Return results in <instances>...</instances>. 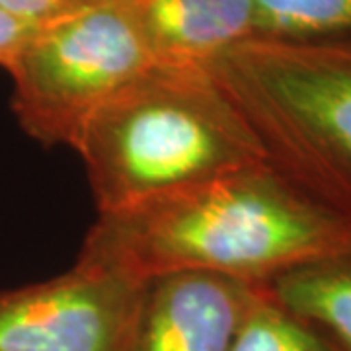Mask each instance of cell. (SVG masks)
I'll return each mask as SVG.
<instances>
[{"label": "cell", "instance_id": "obj_1", "mask_svg": "<svg viewBox=\"0 0 351 351\" xmlns=\"http://www.w3.org/2000/svg\"><path fill=\"white\" fill-rule=\"evenodd\" d=\"M348 244V221L262 162L98 215L78 260L138 281L205 271L265 285Z\"/></svg>", "mask_w": 351, "mask_h": 351}, {"label": "cell", "instance_id": "obj_2", "mask_svg": "<svg viewBox=\"0 0 351 351\" xmlns=\"http://www.w3.org/2000/svg\"><path fill=\"white\" fill-rule=\"evenodd\" d=\"M73 151L98 215L267 162L213 69L158 63L88 119Z\"/></svg>", "mask_w": 351, "mask_h": 351}, {"label": "cell", "instance_id": "obj_3", "mask_svg": "<svg viewBox=\"0 0 351 351\" xmlns=\"http://www.w3.org/2000/svg\"><path fill=\"white\" fill-rule=\"evenodd\" d=\"M213 71L267 164L351 225V39L256 38Z\"/></svg>", "mask_w": 351, "mask_h": 351}, {"label": "cell", "instance_id": "obj_4", "mask_svg": "<svg viewBox=\"0 0 351 351\" xmlns=\"http://www.w3.org/2000/svg\"><path fill=\"white\" fill-rule=\"evenodd\" d=\"M156 61L129 0H94L39 25L6 71L20 127L75 147L88 119Z\"/></svg>", "mask_w": 351, "mask_h": 351}, {"label": "cell", "instance_id": "obj_5", "mask_svg": "<svg viewBox=\"0 0 351 351\" xmlns=\"http://www.w3.org/2000/svg\"><path fill=\"white\" fill-rule=\"evenodd\" d=\"M143 289L76 260L61 276L0 291V351H127Z\"/></svg>", "mask_w": 351, "mask_h": 351}, {"label": "cell", "instance_id": "obj_6", "mask_svg": "<svg viewBox=\"0 0 351 351\" xmlns=\"http://www.w3.org/2000/svg\"><path fill=\"white\" fill-rule=\"evenodd\" d=\"M262 287L205 271L151 277L127 351H228Z\"/></svg>", "mask_w": 351, "mask_h": 351}, {"label": "cell", "instance_id": "obj_7", "mask_svg": "<svg viewBox=\"0 0 351 351\" xmlns=\"http://www.w3.org/2000/svg\"><path fill=\"white\" fill-rule=\"evenodd\" d=\"M158 64L213 69L262 36L254 0H129Z\"/></svg>", "mask_w": 351, "mask_h": 351}, {"label": "cell", "instance_id": "obj_8", "mask_svg": "<svg viewBox=\"0 0 351 351\" xmlns=\"http://www.w3.org/2000/svg\"><path fill=\"white\" fill-rule=\"evenodd\" d=\"M265 289L279 304L351 351V244L274 277Z\"/></svg>", "mask_w": 351, "mask_h": 351}, {"label": "cell", "instance_id": "obj_9", "mask_svg": "<svg viewBox=\"0 0 351 351\" xmlns=\"http://www.w3.org/2000/svg\"><path fill=\"white\" fill-rule=\"evenodd\" d=\"M228 351H343L322 330L291 313L263 285Z\"/></svg>", "mask_w": 351, "mask_h": 351}, {"label": "cell", "instance_id": "obj_10", "mask_svg": "<svg viewBox=\"0 0 351 351\" xmlns=\"http://www.w3.org/2000/svg\"><path fill=\"white\" fill-rule=\"evenodd\" d=\"M260 38L351 39V0H254Z\"/></svg>", "mask_w": 351, "mask_h": 351}, {"label": "cell", "instance_id": "obj_11", "mask_svg": "<svg viewBox=\"0 0 351 351\" xmlns=\"http://www.w3.org/2000/svg\"><path fill=\"white\" fill-rule=\"evenodd\" d=\"M94 0H0V10L32 25H43Z\"/></svg>", "mask_w": 351, "mask_h": 351}, {"label": "cell", "instance_id": "obj_12", "mask_svg": "<svg viewBox=\"0 0 351 351\" xmlns=\"http://www.w3.org/2000/svg\"><path fill=\"white\" fill-rule=\"evenodd\" d=\"M38 27L39 25L27 24L12 14L0 10V66L4 71L12 66L16 57Z\"/></svg>", "mask_w": 351, "mask_h": 351}]
</instances>
